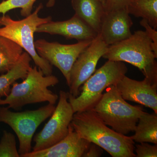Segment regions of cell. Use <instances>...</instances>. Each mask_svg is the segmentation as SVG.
Here are the masks:
<instances>
[{
  "mask_svg": "<svg viewBox=\"0 0 157 157\" xmlns=\"http://www.w3.org/2000/svg\"><path fill=\"white\" fill-rule=\"evenodd\" d=\"M102 58L129 63L138 68L144 78L157 84V56L145 31H135L128 39L109 45Z\"/></svg>",
  "mask_w": 157,
  "mask_h": 157,
  "instance_id": "2",
  "label": "cell"
},
{
  "mask_svg": "<svg viewBox=\"0 0 157 157\" xmlns=\"http://www.w3.org/2000/svg\"><path fill=\"white\" fill-rule=\"evenodd\" d=\"M19 157L15 136L10 132L4 131L0 142V157Z\"/></svg>",
  "mask_w": 157,
  "mask_h": 157,
  "instance_id": "21",
  "label": "cell"
},
{
  "mask_svg": "<svg viewBox=\"0 0 157 157\" xmlns=\"http://www.w3.org/2000/svg\"><path fill=\"white\" fill-rule=\"evenodd\" d=\"M74 114L68 101V93L61 90L57 106L50 119L34 137L35 144L33 151L48 148L64 138L67 135Z\"/></svg>",
  "mask_w": 157,
  "mask_h": 157,
  "instance_id": "8",
  "label": "cell"
},
{
  "mask_svg": "<svg viewBox=\"0 0 157 157\" xmlns=\"http://www.w3.org/2000/svg\"><path fill=\"white\" fill-rule=\"evenodd\" d=\"M100 1L103 3V5H104V2H105V0H100Z\"/></svg>",
  "mask_w": 157,
  "mask_h": 157,
  "instance_id": "27",
  "label": "cell"
},
{
  "mask_svg": "<svg viewBox=\"0 0 157 157\" xmlns=\"http://www.w3.org/2000/svg\"><path fill=\"white\" fill-rule=\"evenodd\" d=\"M75 14L98 34L105 11L100 0H71Z\"/></svg>",
  "mask_w": 157,
  "mask_h": 157,
  "instance_id": "15",
  "label": "cell"
},
{
  "mask_svg": "<svg viewBox=\"0 0 157 157\" xmlns=\"http://www.w3.org/2000/svg\"><path fill=\"white\" fill-rule=\"evenodd\" d=\"M43 7L41 3L30 15L20 20H14L6 14L0 17V26H2L0 28V36L10 39L25 50L36 66L47 76L52 74V65L37 53L34 39L37 28L52 20L50 16L39 17V13Z\"/></svg>",
  "mask_w": 157,
  "mask_h": 157,
  "instance_id": "4",
  "label": "cell"
},
{
  "mask_svg": "<svg viewBox=\"0 0 157 157\" xmlns=\"http://www.w3.org/2000/svg\"><path fill=\"white\" fill-rule=\"evenodd\" d=\"M128 70L124 62L108 60L82 86L77 97L68 93V101L74 113L92 109L101 99L104 90L109 86L115 85Z\"/></svg>",
  "mask_w": 157,
  "mask_h": 157,
  "instance_id": "6",
  "label": "cell"
},
{
  "mask_svg": "<svg viewBox=\"0 0 157 157\" xmlns=\"http://www.w3.org/2000/svg\"><path fill=\"white\" fill-rule=\"evenodd\" d=\"M48 103L37 109L14 112L8 107H0V123H4L15 132L19 142L20 157L32 151L33 136L39 126L50 117L55 109Z\"/></svg>",
  "mask_w": 157,
  "mask_h": 157,
  "instance_id": "7",
  "label": "cell"
},
{
  "mask_svg": "<svg viewBox=\"0 0 157 157\" xmlns=\"http://www.w3.org/2000/svg\"><path fill=\"white\" fill-rule=\"evenodd\" d=\"M71 125L81 138L95 144L113 157H136L131 136L110 129L92 109L74 113Z\"/></svg>",
  "mask_w": 157,
  "mask_h": 157,
  "instance_id": "1",
  "label": "cell"
},
{
  "mask_svg": "<svg viewBox=\"0 0 157 157\" xmlns=\"http://www.w3.org/2000/svg\"><path fill=\"white\" fill-rule=\"evenodd\" d=\"M21 83L14 82L6 98L0 97V106L8 105V108L19 110L29 104L48 102L55 104L57 95L48 89L59 83L58 78L52 75H45L36 66L31 67L27 75Z\"/></svg>",
  "mask_w": 157,
  "mask_h": 157,
  "instance_id": "3",
  "label": "cell"
},
{
  "mask_svg": "<svg viewBox=\"0 0 157 157\" xmlns=\"http://www.w3.org/2000/svg\"><path fill=\"white\" fill-rule=\"evenodd\" d=\"M130 0H105L104 4L105 11L127 9Z\"/></svg>",
  "mask_w": 157,
  "mask_h": 157,
  "instance_id": "23",
  "label": "cell"
},
{
  "mask_svg": "<svg viewBox=\"0 0 157 157\" xmlns=\"http://www.w3.org/2000/svg\"><path fill=\"white\" fill-rule=\"evenodd\" d=\"M37 0H5L0 3V13L6 15L13 9H20L21 15L26 17L32 13L33 7Z\"/></svg>",
  "mask_w": 157,
  "mask_h": 157,
  "instance_id": "20",
  "label": "cell"
},
{
  "mask_svg": "<svg viewBox=\"0 0 157 157\" xmlns=\"http://www.w3.org/2000/svg\"><path fill=\"white\" fill-rule=\"evenodd\" d=\"M129 14L146 20L157 29V0H130L127 8Z\"/></svg>",
  "mask_w": 157,
  "mask_h": 157,
  "instance_id": "19",
  "label": "cell"
},
{
  "mask_svg": "<svg viewBox=\"0 0 157 157\" xmlns=\"http://www.w3.org/2000/svg\"><path fill=\"white\" fill-rule=\"evenodd\" d=\"M103 154V150L100 147L94 143H91L88 148L82 157H101Z\"/></svg>",
  "mask_w": 157,
  "mask_h": 157,
  "instance_id": "25",
  "label": "cell"
},
{
  "mask_svg": "<svg viewBox=\"0 0 157 157\" xmlns=\"http://www.w3.org/2000/svg\"><path fill=\"white\" fill-rule=\"evenodd\" d=\"M108 47L98 34L78 56L70 71L69 94L74 97L79 95L82 86L94 73L98 61Z\"/></svg>",
  "mask_w": 157,
  "mask_h": 157,
  "instance_id": "10",
  "label": "cell"
},
{
  "mask_svg": "<svg viewBox=\"0 0 157 157\" xmlns=\"http://www.w3.org/2000/svg\"><path fill=\"white\" fill-rule=\"evenodd\" d=\"M127 9L105 11L99 34L108 46L113 45L131 36L133 21Z\"/></svg>",
  "mask_w": 157,
  "mask_h": 157,
  "instance_id": "12",
  "label": "cell"
},
{
  "mask_svg": "<svg viewBox=\"0 0 157 157\" xmlns=\"http://www.w3.org/2000/svg\"><path fill=\"white\" fill-rule=\"evenodd\" d=\"M32 60L27 52H23L14 67L0 76V97H6L10 92L11 86L14 82L18 79L25 78L31 68Z\"/></svg>",
  "mask_w": 157,
  "mask_h": 157,
  "instance_id": "16",
  "label": "cell"
},
{
  "mask_svg": "<svg viewBox=\"0 0 157 157\" xmlns=\"http://www.w3.org/2000/svg\"><path fill=\"white\" fill-rule=\"evenodd\" d=\"M55 2L56 0H48L46 4V7L48 8H52L54 6Z\"/></svg>",
  "mask_w": 157,
  "mask_h": 157,
  "instance_id": "26",
  "label": "cell"
},
{
  "mask_svg": "<svg viewBox=\"0 0 157 157\" xmlns=\"http://www.w3.org/2000/svg\"><path fill=\"white\" fill-rule=\"evenodd\" d=\"M136 157H157V145H151L147 143H141L136 145Z\"/></svg>",
  "mask_w": 157,
  "mask_h": 157,
  "instance_id": "22",
  "label": "cell"
},
{
  "mask_svg": "<svg viewBox=\"0 0 157 157\" xmlns=\"http://www.w3.org/2000/svg\"><path fill=\"white\" fill-rule=\"evenodd\" d=\"M23 52L22 48L15 42L0 36V73L13 67Z\"/></svg>",
  "mask_w": 157,
  "mask_h": 157,
  "instance_id": "18",
  "label": "cell"
},
{
  "mask_svg": "<svg viewBox=\"0 0 157 157\" xmlns=\"http://www.w3.org/2000/svg\"><path fill=\"white\" fill-rule=\"evenodd\" d=\"M90 144L81 138L70 124L67 135L60 141L48 148L31 151L21 157H82Z\"/></svg>",
  "mask_w": 157,
  "mask_h": 157,
  "instance_id": "14",
  "label": "cell"
},
{
  "mask_svg": "<svg viewBox=\"0 0 157 157\" xmlns=\"http://www.w3.org/2000/svg\"><path fill=\"white\" fill-rule=\"evenodd\" d=\"M92 109L107 125L125 135L135 132L139 117L144 111L142 107L127 102L114 85L105 89Z\"/></svg>",
  "mask_w": 157,
  "mask_h": 157,
  "instance_id": "5",
  "label": "cell"
},
{
  "mask_svg": "<svg viewBox=\"0 0 157 157\" xmlns=\"http://www.w3.org/2000/svg\"><path fill=\"white\" fill-rule=\"evenodd\" d=\"M93 40L78 41L75 44L66 45L58 42H49L44 39L35 42L38 55L51 65L58 68L64 76L68 86L70 71L80 54L91 43Z\"/></svg>",
  "mask_w": 157,
  "mask_h": 157,
  "instance_id": "9",
  "label": "cell"
},
{
  "mask_svg": "<svg viewBox=\"0 0 157 157\" xmlns=\"http://www.w3.org/2000/svg\"><path fill=\"white\" fill-rule=\"evenodd\" d=\"M36 33L58 35L78 41L93 40L98 34L76 14L67 20L52 21L39 26Z\"/></svg>",
  "mask_w": 157,
  "mask_h": 157,
  "instance_id": "13",
  "label": "cell"
},
{
  "mask_svg": "<svg viewBox=\"0 0 157 157\" xmlns=\"http://www.w3.org/2000/svg\"><path fill=\"white\" fill-rule=\"evenodd\" d=\"M144 111L139 117L134 135V142L157 144V115Z\"/></svg>",
  "mask_w": 157,
  "mask_h": 157,
  "instance_id": "17",
  "label": "cell"
},
{
  "mask_svg": "<svg viewBox=\"0 0 157 157\" xmlns=\"http://www.w3.org/2000/svg\"><path fill=\"white\" fill-rule=\"evenodd\" d=\"M114 86L124 100L149 107L157 114V84L146 78L137 81L125 75Z\"/></svg>",
  "mask_w": 157,
  "mask_h": 157,
  "instance_id": "11",
  "label": "cell"
},
{
  "mask_svg": "<svg viewBox=\"0 0 157 157\" xmlns=\"http://www.w3.org/2000/svg\"><path fill=\"white\" fill-rule=\"evenodd\" d=\"M140 25L145 29V32L150 39L151 40L153 44V48L155 54L157 56V31L149 24L146 20L142 19L140 22Z\"/></svg>",
  "mask_w": 157,
  "mask_h": 157,
  "instance_id": "24",
  "label": "cell"
}]
</instances>
